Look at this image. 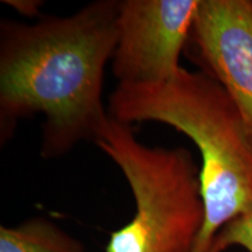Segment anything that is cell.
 <instances>
[{"label": "cell", "mask_w": 252, "mask_h": 252, "mask_svg": "<svg viewBox=\"0 0 252 252\" xmlns=\"http://www.w3.org/2000/svg\"><path fill=\"white\" fill-rule=\"evenodd\" d=\"M94 143L122 169L134 215L110 234L105 252H191L204 223L198 167L185 147H149L109 116Z\"/></svg>", "instance_id": "3"}, {"label": "cell", "mask_w": 252, "mask_h": 252, "mask_svg": "<svg viewBox=\"0 0 252 252\" xmlns=\"http://www.w3.org/2000/svg\"><path fill=\"white\" fill-rule=\"evenodd\" d=\"M0 252H86L80 239L46 217L0 226Z\"/></svg>", "instance_id": "6"}, {"label": "cell", "mask_w": 252, "mask_h": 252, "mask_svg": "<svg viewBox=\"0 0 252 252\" xmlns=\"http://www.w3.org/2000/svg\"><path fill=\"white\" fill-rule=\"evenodd\" d=\"M186 49L229 94L252 141L251 0H200Z\"/></svg>", "instance_id": "5"}, {"label": "cell", "mask_w": 252, "mask_h": 252, "mask_svg": "<svg viewBox=\"0 0 252 252\" xmlns=\"http://www.w3.org/2000/svg\"><path fill=\"white\" fill-rule=\"evenodd\" d=\"M234 247L252 252V212L237 217L220 230L209 252H224Z\"/></svg>", "instance_id": "7"}, {"label": "cell", "mask_w": 252, "mask_h": 252, "mask_svg": "<svg viewBox=\"0 0 252 252\" xmlns=\"http://www.w3.org/2000/svg\"><path fill=\"white\" fill-rule=\"evenodd\" d=\"M117 0H96L68 17L0 25V138L18 122L45 116L41 156L54 159L96 141L109 119L104 69L117 45Z\"/></svg>", "instance_id": "1"}, {"label": "cell", "mask_w": 252, "mask_h": 252, "mask_svg": "<svg viewBox=\"0 0 252 252\" xmlns=\"http://www.w3.org/2000/svg\"><path fill=\"white\" fill-rule=\"evenodd\" d=\"M5 4L12 6L23 15L37 18L41 17L39 14V8L42 6L41 1H35V0H6Z\"/></svg>", "instance_id": "8"}, {"label": "cell", "mask_w": 252, "mask_h": 252, "mask_svg": "<svg viewBox=\"0 0 252 252\" xmlns=\"http://www.w3.org/2000/svg\"><path fill=\"white\" fill-rule=\"evenodd\" d=\"M108 112L124 124L162 123L196 145L204 223L191 252H209L220 230L252 212V141L237 106L207 72L181 68L161 83H118Z\"/></svg>", "instance_id": "2"}, {"label": "cell", "mask_w": 252, "mask_h": 252, "mask_svg": "<svg viewBox=\"0 0 252 252\" xmlns=\"http://www.w3.org/2000/svg\"><path fill=\"white\" fill-rule=\"evenodd\" d=\"M200 0H124L111 59L119 83H161L181 70Z\"/></svg>", "instance_id": "4"}]
</instances>
